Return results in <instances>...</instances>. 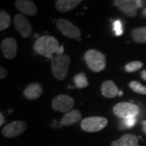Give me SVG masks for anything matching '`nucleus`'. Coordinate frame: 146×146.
<instances>
[{
    "mask_svg": "<svg viewBox=\"0 0 146 146\" xmlns=\"http://www.w3.org/2000/svg\"><path fill=\"white\" fill-rule=\"evenodd\" d=\"M71 58L66 54H56L51 61V72L55 78L63 80L67 78Z\"/></svg>",
    "mask_w": 146,
    "mask_h": 146,
    "instance_id": "obj_2",
    "label": "nucleus"
},
{
    "mask_svg": "<svg viewBox=\"0 0 146 146\" xmlns=\"http://www.w3.org/2000/svg\"><path fill=\"white\" fill-rule=\"evenodd\" d=\"M51 106L54 110L68 113L72 110L75 106V100L67 94H59L52 100Z\"/></svg>",
    "mask_w": 146,
    "mask_h": 146,
    "instance_id": "obj_7",
    "label": "nucleus"
},
{
    "mask_svg": "<svg viewBox=\"0 0 146 146\" xmlns=\"http://www.w3.org/2000/svg\"><path fill=\"white\" fill-rule=\"evenodd\" d=\"M56 25L60 33L68 38L78 39L81 36V32L78 27L66 19H58L56 22Z\"/></svg>",
    "mask_w": 146,
    "mask_h": 146,
    "instance_id": "obj_8",
    "label": "nucleus"
},
{
    "mask_svg": "<svg viewBox=\"0 0 146 146\" xmlns=\"http://www.w3.org/2000/svg\"><path fill=\"white\" fill-rule=\"evenodd\" d=\"M108 124V120L105 117L93 116L84 119L80 123L82 130L87 132H98L100 131Z\"/></svg>",
    "mask_w": 146,
    "mask_h": 146,
    "instance_id": "obj_5",
    "label": "nucleus"
},
{
    "mask_svg": "<svg viewBox=\"0 0 146 146\" xmlns=\"http://www.w3.org/2000/svg\"><path fill=\"white\" fill-rule=\"evenodd\" d=\"M33 49L35 52L45 57H50L52 54L58 52L60 46L58 41L52 36H42L37 38L34 42Z\"/></svg>",
    "mask_w": 146,
    "mask_h": 146,
    "instance_id": "obj_1",
    "label": "nucleus"
},
{
    "mask_svg": "<svg viewBox=\"0 0 146 146\" xmlns=\"http://www.w3.org/2000/svg\"><path fill=\"white\" fill-rule=\"evenodd\" d=\"M139 139L136 135L125 134L119 140L113 141L110 146H141L138 145Z\"/></svg>",
    "mask_w": 146,
    "mask_h": 146,
    "instance_id": "obj_16",
    "label": "nucleus"
},
{
    "mask_svg": "<svg viewBox=\"0 0 146 146\" xmlns=\"http://www.w3.org/2000/svg\"><path fill=\"white\" fill-rule=\"evenodd\" d=\"M142 130L144 131V133L146 134V120H145V121L142 123Z\"/></svg>",
    "mask_w": 146,
    "mask_h": 146,
    "instance_id": "obj_28",
    "label": "nucleus"
},
{
    "mask_svg": "<svg viewBox=\"0 0 146 146\" xmlns=\"http://www.w3.org/2000/svg\"><path fill=\"white\" fill-rule=\"evenodd\" d=\"M14 26L23 37H29L33 33V28L29 21L23 14H17L14 18Z\"/></svg>",
    "mask_w": 146,
    "mask_h": 146,
    "instance_id": "obj_10",
    "label": "nucleus"
},
{
    "mask_svg": "<svg viewBox=\"0 0 146 146\" xmlns=\"http://www.w3.org/2000/svg\"><path fill=\"white\" fill-rule=\"evenodd\" d=\"M143 67V63L141 61H132L127 63L125 66V71L127 72H135L139 71Z\"/></svg>",
    "mask_w": 146,
    "mask_h": 146,
    "instance_id": "obj_23",
    "label": "nucleus"
},
{
    "mask_svg": "<svg viewBox=\"0 0 146 146\" xmlns=\"http://www.w3.org/2000/svg\"><path fill=\"white\" fill-rule=\"evenodd\" d=\"M142 16H144L145 18H146V7L142 10Z\"/></svg>",
    "mask_w": 146,
    "mask_h": 146,
    "instance_id": "obj_29",
    "label": "nucleus"
},
{
    "mask_svg": "<svg viewBox=\"0 0 146 146\" xmlns=\"http://www.w3.org/2000/svg\"><path fill=\"white\" fill-rule=\"evenodd\" d=\"M15 5L16 8L23 13V15L34 16L37 13L36 4L30 0H16Z\"/></svg>",
    "mask_w": 146,
    "mask_h": 146,
    "instance_id": "obj_12",
    "label": "nucleus"
},
{
    "mask_svg": "<svg viewBox=\"0 0 146 146\" xmlns=\"http://www.w3.org/2000/svg\"><path fill=\"white\" fill-rule=\"evenodd\" d=\"M145 1L141 0H115L114 5L123 13L129 17H136L139 8L145 5Z\"/></svg>",
    "mask_w": 146,
    "mask_h": 146,
    "instance_id": "obj_4",
    "label": "nucleus"
},
{
    "mask_svg": "<svg viewBox=\"0 0 146 146\" xmlns=\"http://www.w3.org/2000/svg\"><path fill=\"white\" fill-rule=\"evenodd\" d=\"M1 50L7 59L15 58L17 54V42L14 37H7L1 42Z\"/></svg>",
    "mask_w": 146,
    "mask_h": 146,
    "instance_id": "obj_11",
    "label": "nucleus"
},
{
    "mask_svg": "<svg viewBox=\"0 0 146 146\" xmlns=\"http://www.w3.org/2000/svg\"><path fill=\"white\" fill-rule=\"evenodd\" d=\"M26 128L27 124L25 122L16 120L3 127V128L2 129V134L7 138H14L23 134Z\"/></svg>",
    "mask_w": 146,
    "mask_h": 146,
    "instance_id": "obj_9",
    "label": "nucleus"
},
{
    "mask_svg": "<svg viewBox=\"0 0 146 146\" xmlns=\"http://www.w3.org/2000/svg\"><path fill=\"white\" fill-rule=\"evenodd\" d=\"M132 40L136 43H146V27H139L131 32Z\"/></svg>",
    "mask_w": 146,
    "mask_h": 146,
    "instance_id": "obj_18",
    "label": "nucleus"
},
{
    "mask_svg": "<svg viewBox=\"0 0 146 146\" xmlns=\"http://www.w3.org/2000/svg\"><path fill=\"white\" fill-rule=\"evenodd\" d=\"M141 78L146 81V70H143V71L141 72Z\"/></svg>",
    "mask_w": 146,
    "mask_h": 146,
    "instance_id": "obj_27",
    "label": "nucleus"
},
{
    "mask_svg": "<svg viewBox=\"0 0 146 146\" xmlns=\"http://www.w3.org/2000/svg\"><path fill=\"white\" fill-rule=\"evenodd\" d=\"M7 76V71L4 68L1 67L0 68V79L3 80Z\"/></svg>",
    "mask_w": 146,
    "mask_h": 146,
    "instance_id": "obj_25",
    "label": "nucleus"
},
{
    "mask_svg": "<svg viewBox=\"0 0 146 146\" xmlns=\"http://www.w3.org/2000/svg\"><path fill=\"white\" fill-rule=\"evenodd\" d=\"M84 60L89 69L94 72L103 71L106 66V56L98 50L91 49L87 50L84 54Z\"/></svg>",
    "mask_w": 146,
    "mask_h": 146,
    "instance_id": "obj_3",
    "label": "nucleus"
},
{
    "mask_svg": "<svg viewBox=\"0 0 146 146\" xmlns=\"http://www.w3.org/2000/svg\"><path fill=\"white\" fill-rule=\"evenodd\" d=\"M102 94L105 98H114L117 95H119V88L112 80L104 81L101 87Z\"/></svg>",
    "mask_w": 146,
    "mask_h": 146,
    "instance_id": "obj_13",
    "label": "nucleus"
},
{
    "mask_svg": "<svg viewBox=\"0 0 146 146\" xmlns=\"http://www.w3.org/2000/svg\"><path fill=\"white\" fill-rule=\"evenodd\" d=\"M73 81L75 84V86L77 89H84L89 85L88 79L84 72H80L76 74L73 78Z\"/></svg>",
    "mask_w": 146,
    "mask_h": 146,
    "instance_id": "obj_19",
    "label": "nucleus"
},
{
    "mask_svg": "<svg viewBox=\"0 0 146 146\" xmlns=\"http://www.w3.org/2000/svg\"><path fill=\"white\" fill-rule=\"evenodd\" d=\"M4 122H5V121H4V115H3V114L1 112V113H0V125H3Z\"/></svg>",
    "mask_w": 146,
    "mask_h": 146,
    "instance_id": "obj_26",
    "label": "nucleus"
},
{
    "mask_svg": "<svg viewBox=\"0 0 146 146\" xmlns=\"http://www.w3.org/2000/svg\"><path fill=\"white\" fill-rule=\"evenodd\" d=\"M113 29L116 36H120L123 34V25L120 21H115L113 24Z\"/></svg>",
    "mask_w": 146,
    "mask_h": 146,
    "instance_id": "obj_24",
    "label": "nucleus"
},
{
    "mask_svg": "<svg viewBox=\"0 0 146 146\" xmlns=\"http://www.w3.org/2000/svg\"><path fill=\"white\" fill-rule=\"evenodd\" d=\"M80 3H81L80 0H57L55 8L59 12H68L76 8Z\"/></svg>",
    "mask_w": 146,
    "mask_h": 146,
    "instance_id": "obj_17",
    "label": "nucleus"
},
{
    "mask_svg": "<svg viewBox=\"0 0 146 146\" xmlns=\"http://www.w3.org/2000/svg\"><path fill=\"white\" fill-rule=\"evenodd\" d=\"M113 112L118 118L126 119L127 118L136 117L140 113L139 107L131 102H119L113 108Z\"/></svg>",
    "mask_w": 146,
    "mask_h": 146,
    "instance_id": "obj_6",
    "label": "nucleus"
},
{
    "mask_svg": "<svg viewBox=\"0 0 146 146\" xmlns=\"http://www.w3.org/2000/svg\"><path fill=\"white\" fill-rule=\"evenodd\" d=\"M43 92L42 86L39 83H32L24 90V95L29 100L37 99Z\"/></svg>",
    "mask_w": 146,
    "mask_h": 146,
    "instance_id": "obj_14",
    "label": "nucleus"
},
{
    "mask_svg": "<svg viewBox=\"0 0 146 146\" xmlns=\"http://www.w3.org/2000/svg\"><path fill=\"white\" fill-rule=\"evenodd\" d=\"M119 96H122V95H123V93H122V92H119Z\"/></svg>",
    "mask_w": 146,
    "mask_h": 146,
    "instance_id": "obj_30",
    "label": "nucleus"
},
{
    "mask_svg": "<svg viewBox=\"0 0 146 146\" xmlns=\"http://www.w3.org/2000/svg\"><path fill=\"white\" fill-rule=\"evenodd\" d=\"M129 87L133 92H135L136 94L146 95V86L142 85L139 81H136V80L131 81L129 84Z\"/></svg>",
    "mask_w": 146,
    "mask_h": 146,
    "instance_id": "obj_22",
    "label": "nucleus"
},
{
    "mask_svg": "<svg viewBox=\"0 0 146 146\" xmlns=\"http://www.w3.org/2000/svg\"><path fill=\"white\" fill-rule=\"evenodd\" d=\"M11 25V16L5 11H0V31L7 29Z\"/></svg>",
    "mask_w": 146,
    "mask_h": 146,
    "instance_id": "obj_20",
    "label": "nucleus"
},
{
    "mask_svg": "<svg viewBox=\"0 0 146 146\" xmlns=\"http://www.w3.org/2000/svg\"><path fill=\"white\" fill-rule=\"evenodd\" d=\"M136 123V117H131V118H127L126 119H122L119 123V130H126L133 127Z\"/></svg>",
    "mask_w": 146,
    "mask_h": 146,
    "instance_id": "obj_21",
    "label": "nucleus"
},
{
    "mask_svg": "<svg viewBox=\"0 0 146 146\" xmlns=\"http://www.w3.org/2000/svg\"><path fill=\"white\" fill-rule=\"evenodd\" d=\"M81 117H82V115L80 110L76 109L72 110L63 115L62 119L60 120V124L64 127L72 125L78 123L79 121L81 119Z\"/></svg>",
    "mask_w": 146,
    "mask_h": 146,
    "instance_id": "obj_15",
    "label": "nucleus"
}]
</instances>
